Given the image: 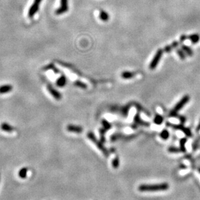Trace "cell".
I'll return each instance as SVG.
<instances>
[{
  "instance_id": "cell-27",
  "label": "cell",
  "mask_w": 200,
  "mask_h": 200,
  "mask_svg": "<svg viewBox=\"0 0 200 200\" xmlns=\"http://www.w3.org/2000/svg\"><path fill=\"white\" fill-rule=\"evenodd\" d=\"M177 53L179 55V57H180L181 60H185V53L184 52L183 49H177Z\"/></svg>"
},
{
  "instance_id": "cell-25",
  "label": "cell",
  "mask_w": 200,
  "mask_h": 200,
  "mask_svg": "<svg viewBox=\"0 0 200 200\" xmlns=\"http://www.w3.org/2000/svg\"><path fill=\"white\" fill-rule=\"evenodd\" d=\"M101 123H102V125H103V128L105 129L107 131V130H109L110 129V128H111V125H110V123L108 122V121H107L106 120H103L101 121Z\"/></svg>"
},
{
  "instance_id": "cell-20",
  "label": "cell",
  "mask_w": 200,
  "mask_h": 200,
  "mask_svg": "<svg viewBox=\"0 0 200 200\" xmlns=\"http://www.w3.org/2000/svg\"><path fill=\"white\" fill-rule=\"evenodd\" d=\"M74 85L77 86V87L83 88V89H85L88 87V86L86 83H83L82 82V81H76L74 83Z\"/></svg>"
},
{
  "instance_id": "cell-7",
  "label": "cell",
  "mask_w": 200,
  "mask_h": 200,
  "mask_svg": "<svg viewBox=\"0 0 200 200\" xmlns=\"http://www.w3.org/2000/svg\"><path fill=\"white\" fill-rule=\"evenodd\" d=\"M68 10V0H60V7L55 11V14L60 15L66 12Z\"/></svg>"
},
{
  "instance_id": "cell-4",
  "label": "cell",
  "mask_w": 200,
  "mask_h": 200,
  "mask_svg": "<svg viewBox=\"0 0 200 200\" xmlns=\"http://www.w3.org/2000/svg\"><path fill=\"white\" fill-rule=\"evenodd\" d=\"M162 54H163L162 49H159L157 50L156 53H155V56L153 57V58L151 62H150V64H149L150 69L151 70L155 69V68H156L157 66L159 64L160 60V59H161Z\"/></svg>"
},
{
  "instance_id": "cell-3",
  "label": "cell",
  "mask_w": 200,
  "mask_h": 200,
  "mask_svg": "<svg viewBox=\"0 0 200 200\" xmlns=\"http://www.w3.org/2000/svg\"><path fill=\"white\" fill-rule=\"evenodd\" d=\"M88 138L92 142L95 144L97 148H98L100 151L102 152V153L103 154L105 157H108L109 155V152L108 151V150L105 148L104 146L103 145V144L101 141H99L98 139L96 138L95 135H94L93 133L89 132L87 135Z\"/></svg>"
},
{
  "instance_id": "cell-30",
  "label": "cell",
  "mask_w": 200,
  "mask_h": 200,
  "mask_svg": "<svg viewBox=\"0 0 200 200\" xmlns=\"http://www.w3.org/2000/svg\"><path fill=\"white\" fill-rule=\"evenodd\" d=\"M178 45H179L178 42L175 41V42H173L172 44V45H171V46H172V47L173 48H177V47L178 46Z\"/></svg>"
},
{
  "instance_id": "cell-18",
  "label": "cell",
  "mask_w": 200,
  "mask_h": 200,
  "mask_svg": "<svg viewBox=\"0 0 200 200\" xmlns=\"http://www.w3.org/2000/svg\"><path fill=\"white\" fill-rule=\"evenodd\" d=\"M164 121V118H163L161 115L159 114H157L155 116L153 122L157 125H160Z\"/></svg>"
},
{
  "instance_id": "cell-23",
  "label": "cell",
  "mask_w": 200,
  "mask_h": 200,
  "mask_svg": "<svg viewBox=\"0 0 200 200\" xmlns=\"http://www.w3.org/2000/svg\"><path fill=\"white\" fill-rule=\"evenodd\" d=\"M160 137L163 140H167V139L169 138L170 136V133L168 132V131L166 129H164L162 131V132L160 133Z\"/></svg>"
},
{
  "instance_id": "cell-29",
  "label": "cell",
  "mask_w": 200,
  "mask_h": 200,
  "mask_svg": "<svg viewBox=\"0 0 200 200\" xmlns=\"http://www.w3.org/2000/svg\"><path fill=\"white\" fill-rule=\"evenodd\" d=\"M172 46H166L164 49V51L166 53H170L171 51H172Z\"/></svg>"
},
{
  "instance_id": "cell-19",
  "label": "cell",
  "mask_w": 200,
  "mask_h": 200,
  "mask_svg": "<svg viewBox=\"0 0 200 200\" xmlns=\"http://www.w3.org/2000/svg\"><path fill=\"white\" fill-rule=\"evenodd\" d=\"M182 49L184 51V52L185 53L186 55H189V56H192L193 55V51L190 47H188L186 45H183L182 46Z\"/></svg>"
},
{
  "instance_id": "cell-14",
  "label": "cell",
  "mask_w": 200,
  "mask_h": 200,
  "mask_svg": "<svg viewBox=\"0 0 200 200\" xmlns=\"http://www.w3.org/2000/svg\"><path fill=\"white\" fill-rule=\"evenodd\" d=\"M12 86L9 85H6L0 86V94L8 93L12 90Z\"/></svg>"
},
{
  "instance_id": "cell-9",
  "label": "cell",
  "mask_w": 200,
  "mask_h": 200,
  "mask_svg": "<svg viewBox=\"0 0 200 200\" xmlns=\"http://www.w3.org/2000/svg\"><path fill=\"white\" fill-rule=\"evenodd\" d=\"M67 130L69 132L75 133H81L83 132V128L81 126H77L73 125H68L67 126Z\"/></svg>"
},
{
  "instance_id": "cell-1",
  "label": "cell",
  "mask_w": 200,
  "mask_h": 200,
  "mask_svg": "<svg viewBox=\"0 0 200 200\" xmlns=\"http://www.w3.org/2000/svg\"><path fill=\"white\" fill-rule=\"evenodd\" d=\"M168 188V184L164 183L158 185H142L138 187V190L140 192H155L166 190Z\"/></svg>"
},
{
  "instance_id": "cell-5",
  "label": "cell",
  "mask_w": 200,
  "mask_h": 200,
  "mask_svg": "<svg viewBox=\"0 0 200 200\" xmlns=\"http://www.w3.org/2000/svg\"><path fill=\"white\" fill-rule=\"evenodd\" d=\"M166 125L168 126V127H172L173 129H179L181 131H182L186 136H189V137H191L192 136V133L190 130V129L185 127V126L183 125H181H181L172 124V123H171L170 122H167Z\"/></svg>"
},
{
  "instance_id": "cell-15",
  "label": "cell",
  "mask_w": 200,
  "mask_h": 200,
  "mask_svg": "<svg viewBox=\"0 0 200 200\" xmlns=\"http://www.w3.org/2000/svg\"><path fill=\"white\" fill-rule=\"evenodd\" d=\"M99 17L100 19H101L102 21H103V22H107V21H108L109 19V14H108L107 12H105L103 10H100Z\"/></svg>"
},
{
  "instance_id": "cell-2",
  "label": "cell",
  "mask_w": 200,
  "mask_h": 200,
  "mask_svg": "<svg viewBox=\"0 0 200 200\" xmlns=\"http://www.w3.org/2000/svg\"><path fill=\"white\" fill-rule=\"evenodd\" d=\"M190 100V97L188 95H186L183 96L181 99L179 101L177 104L175 105V106L173 108V109L170 112V117H177L178 118L179 115L177 114V112L182 109V108L185 106V105Z\"/></svg>"
},
{
  "instance_id": "cell-26",
  "label": "cell",
  "mask_w": 200,
  "mask_h": 200,
  "mask_svg": "<svg viewBox=\"0 0 200 200\" xmlns=\"http://www.w3.org/2000/svg\"><path fill=\"white\" fill-rule=\"evenodd\" d=\"M119 164H120L119 158H118V157H116L112 160V166L113 168H115V169H116V168H118V166H119Z\"/></svg>"
},
{
  "instance_id": "cell-6",
  "label": "cell",
  "mask_w": 200,
  "mask_h": 200,
  "mask_svg": "<svg viewBox=\"0 0 200 200\" xmlns=\"http://www.w3.org/2000/svg\"><path fill=\"white\" fill-rule=\"evenodd\" d=\"M42 1V0H35L34 1V3L31 5V7H30L29 10L28 12V16L29 18H33L36 12L38 11V10L39 9V5H40V3Z\"/></svg>"
},
{
  "instance_id": "cell-10",
  "label": "cell",
  "mask_w": 200,
  "mask_h": 200,
  "mask_svg": "<svg viewBox=\"0 0 200 200\" xmlns=\"http://www.w3.org/2000/svg\"><path fill=\"white\" fill-rule=\"evenodd\" d=\"M48 89L50 94H51V95L53 96L57 100H60V99H61V94H60L57 90H56L55 89L53 88L51 85L48 86Z\"/></svg>"
},
{
  "instance_id": "cell-13",
  "label": "cell",
  "mask_w": 200,
  "mask_h": 200,
  "mask_svg": "<svg viewBox=\"0 0 200 200\" xmlns=\"http://www.w3.org/2000/svg\"><path fill=\"white\" fill-rule=\"evenodd\" d=\"M0 127H1V129L3 131H5V132H8V133L12 132L13 130H14V128L11 127V126L7 123H2L1 126H0Z\"/></svg>"
},
{
  "instance_id": "cell-32",
  "label": "cell",
  "mask_w": 200,
  "mask_h": 200,
  "mask_svg": "<svg viewBox=\"0 0 200 200\" xmlns=\"http://www.w3.org/2000/svg\"><path fill=\"white\" fill-rule=\"evenodd\" d=\"M199 130H200V123H199V125L198 126V127H197V131H199Z\"/></svg>"
},
{
  "instance_id": "cell-8",
  "label": "cell",
  "mask_w": 200,
  "mask_h": 200,
  "mask_svg": "<svg viewBox=\"0 0 200 200\" xmlns=\"http://www.w3.org/2000/svg\"><path fill=\"white\" fill-rule=\"evenodd\" d=\"M134 122H135V123H136V125H143V126H146V127H148L149 126V123L144 122L143 120L141 119V118L140 116V115H139V113L137 112L135 116V118H134Z\"/></svg>"
},
{
  "instance_id": "cell-16",
  "label": "cell",
  "mask_w": 200,
  "mask_h": 200,
  "mask_svg": "<svg viewBox=\"0 0 200 200\" xmlns=\"http://www.w3.org/2000/svg\"><path fill=\"white\" fill-rule=\"evenodd\" d=\"M66 83V78L64 75L60 76L57 81V85L59 87H62V86H65Z\"/></svg>"
},
{
  "instance_id": "cell-28",
  "label": "cell",
  "mask_w": 200,
  "mask_h": 200,
  "mask_svg": "<svg viewBox=\"0 0 200 200\" xmlns=\"http://www.w3.org/2000/svg\"><path fill=\"white\" fill-rule=\"evenodd\" d=\"M168 151L170 153H179L181 152V150L180 149V148L179 149L177 148H175V147L172 146L168 148Z\"/></svg>"
},
{
  "instance_id": "cell-21",
  "label": "cell",
  "mask_w": 200,
  "mask_h": 200,
  "mask_svg": "<svg viewBox=\"0 0 200 200\" xmlns=\"http://www.w3.org/2000/svg\"><path fill=\"white\" fill-rule=\"evenodd\" d=\"M187 139L186 138H183L180 140V149L181 150V152H185L186 148H185V144L186 142Z\"/></svg>"
},
{
  "instance_id": "cell-11",
  "label": "cell",
  "mask_w": 200,
  "mask_h": 200,
  "mask_svg": "<svg viewBox=\"0 0 200 200\" xmlns=\"http://www.w3.org/2000/svg\"><path fill=\"white\" fill-rule=\"evenodd\" d=\"M131 108V105H125V106L122 107L121 109H120V114L123 117H127L129 112Z\"/></svg>"
},
{
  "instance_id": "cell-22",
  "label": "cell",
  "mask_w": 200,
  "mask_h": 200,
  "mask_svg": "<svg viewBox=\"0 0 200 200\" xmlns=\"http://www.w3.org/2000/svg\"><path fill=\"white\" fill-rule=\"evenodd\" d=\"M27 168H23L19 171V173L18 175L22 179H25L27 176Z\"/></svg>"
},
{
  "instance_id": "cell-17",
  "label": "cell",
  "mask_w": 200,
  "mask_h": 200,
  "mask_svg": "<svg viewBox=\"0 0 200 200\" xmlns=\"http://www.w3.org/2000/svg\"><path fill=\"white\" fill-rule=\"evenodd\" d=\"M188 38L190 39L192 44H197L200 40V36L198 34H193L189 36Z\"/></svg>"
},
{
  "instance_id": "cell-12",
  "label": "cell",
  "mask_w": 200,
  "mask_h": 200,
  "mask_svg": "<svg viewBox=\"0 0 200 200\" xmlns=\"http://www.w3.org/2000/svg\"><path fill=\"white\" fill-rule=\"evenodd\" d=\"M135 73L131 72H128V71H125V72H123L122 74H121V77L124 79H129L135 77Z\"/></svg>"
},
{
  "instance_id": "cell-33",
  "label": "cell",
  "mask_w": 200,
  "mask_h": 200,
  "mask_svg": "<svg viewBox=\"0 0 200 200\" xmlns=\"http://www.w3.org/2000/svg\"><path fill=\"white\" fill-rule=\"evenodd\" d=\"M199 172L200 173V168H199Z\"/></svg>"
},
{
  "instance_id": "cell-24",
  "label": "cell",
  "mask_w": 200,
  "mask_h": 200,
  "mask_svg": "<svg viewBox=\"0 0 200 200\" xmlns=\"http://www.w3.org/2000/svg\"><path fill=\"white\" fill-rule=\"evenodd\" d=\"M107 132V130L105 129H99V134H100V138H101V142H105V134Z\"/></svg>"
},
{
  "instance_id": "cell-31",
  "label": "cell",
  "mask_w": 200,
  "mask_h": 200,
  "mask_svg": "<svg viewBox=\"0 0 200 200\" xmlns=\"http://www.w3.org/2000/svg\"><path fill=\"white\" fill-rule=\"evenodd\" d=\"M186 39V35H182L180 37V41L183 42V41H185Z\"/></svg>"
}]
</instances>
